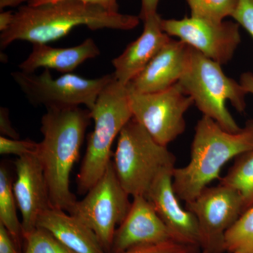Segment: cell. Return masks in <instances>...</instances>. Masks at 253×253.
Wrapping results in <instances>:
<instances>
[{"instance_id": "1", "label": "cell", "mask_w": 253, "mask_h": 253, "mask_svg": "<svg viewBox=\"0 0 253 253\" xmlns=\"http://www.w3.org/2000/svg\"><path fill=\"white\" fill-rule=\"evenodd\" d=\"M134 15L111 12L78 0H60L38 6L21 5L14 13L10 27L0 34L1 49L15 41L48 44L67 36L74 28L129 31L139 24Z\"/></svg>"}, {"instance_id": "2", "label": "cell", "mask_w": 253, "mask_h": 253, "mask_svg": "<svg viewBox=\"0 0 253 253\" xmlns=\"http://www.w3.org/2000/svg\"><path fill=\"white\" fill-rule=\"evenodd\" d=\"M46 109L41 120L43 139L35 155L45 176L51 207L68 212L77 201L70 176L90 123V111L80 106Z\"/></svg>"}, {"instance_id": "3", "label": "cell", "mask_w": 253, "mask_h": 253, "mask_svg": "<svg viewBox=\"0 0 253 253\" xmlns=\"http://www.w3.org/2000/svg\"><path fill=\"white\" fill-rule=\"evenodd\" d=\"M253 149V121L239 132L225 130L212 118L203 116L196 128L191 159L184 167L174 168L173 188L179 199L191 202L214 179L234 158Z\"/></svg>"}, {"instance_id": "4", "label": "cell", "mask_w": 253, "mask_h": 253, "mask_svg": "<svg viewBox=\"0 0 253 253\" xmlns=\"http://www.w3.org/2000/svg\"><path fill=\"white\" fill-rule=\"evenodd\" d=\"M94 127L88 136L85 154L78 173V193L86 194L111 163L113 143L132 118L127 86L113 80L100 93L90 111Z\"/></svg>"}, {"instance_id": "5", "label": "cell", "mask_w": 253, "mask_h": 253, "mask_svg": "<svg viewBox=\"0 0 253 253\" xmlns=\"http://www.w3.org/2000/svg\"><path fill=\"white\" fill-rule=\"evenodd\" d=\"M221 66L192 48L189 66L178 83L204 116L229 132H239L242 128L229 113L226 102L230 101L239 112H244L249 93L241 83L227 77Z\"/></svg>"}, {"instance_id": "6", "label": "cell", "mask_w": 253, "mask_h": 253, "mask_svg": "<svg viewBox=\"0 0 253 253\" xmlns=\"http://www.w3.org/2000/svg\"><path fill=\"white\" fill-rule=\"evenodd\" d=\"M175 160L167 146L158 143L132 118L118 136L112 163L125 191L132 197H146L161 173L175 168Z\"/></svg>"}, {"instance_id": "7", "label": "cell", "mask_w": 253, "mask_h": 253, "mask_svg": "<svg viewBox=\"0 0 253 253\" xmlns=\"http://www.w3.org/2000/svg\"><path fill=\"white\" fill-rule=\"evenodd\" d=\"M11 77L33 106L67 107L84 105L91 111L100 93L114 79V75L89 79L73 73L54 78L49 69L40 75L23 71L11 73Z\"/></svg>"}, {"instance_id": "8", "label": "cell", "mask_w": 253, "mask_h": 253, "mask_svg": "<svg viewBox=\"0 0 253 253\" xmlns=\"http://www.w3.org/2000/svg\"><path fill=\"white\" fill-rule=\"evenodd\" d=\"M129 196L118 180L111 161L104 175L68 213L89 226L106 253H111L115 232L130 208Z\"/></svg>"}, {"instance_id": "9", "label": "cell", "mask_w": 253, "mask_h": 253, "mask_svg": "<svg viewBox=\"0 0 253 253\" xmlns=\"http://www.w3.org/2000/svg\"><path fill=\"white\" fill-rule=\"evenodd\" d=\"M128 89L132 118L158 143L168 146L184 132V115L194 103L179 83L158 92L139 93Z\"/></svg>"}, {"instance_id": "10", "label": "cell", "mask_w": 253, "mask_h": 253, "mask_svg": "<svg viewBox=\"0 0 253 253\" xmlns=\"http://www.w3.org/2000/svg\"><path fill=\"white\" fill-rule=\"evenodd\" d=\"M186 206L197 219L202 252H225L226 232L244 212L239 195L220 184L208 186L196 199L186 203Z\"/></svg>"}, {"instance_id": "11", "label": "cell", "mask_w": 253, "mask_h": 253, "mask_svg": "<svg viewBox=\"0 0 253 253\" xmlns=\"http://www.w3.org/2000/svg\"><path fill=\"white\" fill-rule=\"evenodd\" d=\"M239 26L232 21H214L193 16L161 20V27L166 34L179 38L221 65L232 59L241 43Z\"/></svg>"}, {"instance_id": "12", "label": "cell", "mask_w": 253, "mask_h": 253, "mask_svg": "<svg viewBox=\"0 0 253 253\" xmlns=\"http://www.w3.org/2000/svg\"><path fill=\"white\" fill-rule=\"evenodd\" d=\"M169 241L176 242L149 200L134 196L129 212L115 232L111 253Z\"/></svg>"}, {"instance_id": "13", "label": "cell", "mask_w": 253, "mask_h": 253, "mask_svg": "<svg viewBox=\"0 0 253 253\" xmlns=\"http://www.w3.org/2000/svg\"><path fill=\"white\" fill-rule=\"evenodd\" d=\"M14 165L16 179L13 191L21 211L24 236L36 229L42 213L52 207L45 176L36 155L18 158Z\"/></svg>"}, {"instance_id": "14", "label": "cell", "mask_w": 253, "mask_h": 253, "mask_svg": "<svg viewBox=\"0 0 253 253\" xmlns=\"http://www.w3.org/2000/svg\"><path fill=\"white\" fill-rule=\"evenodd\" d=\"M174 169L156 178L146 196L176 242L201 249L199 224L194 213L181 207L173 188Z\"/></svg>"}, {"instance_id": "15", "label": "cell", "mask_w": 253, "mask_h": 253, "mask_svg": "<svg viewBox=\"0 0 253 253\" xmlns=\"http://www.w3.org/2000/svg\"><path fill=\"white\" fill-rule=\"evenodd\" d=\"M191 49V46L182 41L170 39L126 86L139 93L158 92L169 89L185 73Z\"/></svg>"}, {"instance_id": "16", "label": "cell", "mask_w": 253, "mask_h": 253, "mask_svg": "<svg viewBox=\"0 0 253 253\" xmlns=\"http://www.w3.org/2000/svg\"><path fill=\"white\" fill-rule=\"evenodd\" d=\"M161 20L162 18L158 14L145 18L141 36L113 60V75L121 84L127 85L170 41V37L161 27Z\"/></svg>"}, {"instance_id": "17", "label": "cell", "mask_w": 253, "mask_h": 253, "mask_svg": "<svg viewBox=\"0 0 253 253\" xmlns=\"http://www.w3.org/2000/svg\"><path fill=\"white\" fill-rule=\"evenodd\" d=\"M99 48L92 38H87L79 45L56 48L47 44H33L27 59L19 65L20 71L34 73L37 70L54 69L63 74L71 73L86 60L99 56Z\"/></svg>"}, {"instance_id": "18", "label": "cell", "mask_w": 253, "mask_h": 253, "mask_svg": "<svg viewBox=\"0 0 253 253\" xmlns=\"http://www.w3.org/2000/svg\"><path fill=\"white\" fill-rule=\"evenodd\" d=\"M58 208H50L42 213L38 227L53 234L76 253H106L97 236L79 218Z\"/></svg>"}, {"instance_id": "19", "label": "cell", "mask_w": 253, "mask_h": 253, "mask_svg": "<svg viewBox=\"0 0 253 253\" xmlns=\"http://www.w3.org/2000/svg\"><path fill=\"white\" fill-rule=\"evenodd\" d=\"M16 199L13 181L9 169L4 165L0 167V224L4 226L18 251L23 239L22 225L16 212Z\"/></svg>"}, {"instance_id": "20", "label": "cell", "mask_w": 253, "mask_h": 253, "mask_svg": "<svg viewBox=\"0 0 253 253\" xmlns=\"http://www.w3.org/2000/svg\"><path fill=\"white\" fill-rule=\"evenodd\" d=\"M220 184L231 188L239 195L244 212L253 205V149L236 158L234 166Z\"/></svg>"}, {"instance_id": "21", "label": "cell", "mask_w": 253, "mask_h": 253, "mask_svg": "<svg viewBox=\"0 0 253 253\" xmlns=\"http://www.w3.org/2000/svg\"><path fill=\"white\" fill-rule=\"evenodd\" d=\"M224 249L229 253H253V205L226 232Z\"/></svg>"}, {"instance_id": "22", "label": "cell", "mask_w": 253, "mask_h": 253, "mask_svg": "<svg viewBox=\"0 0 253 253\" xmlns=\"http://www.w3.org/2000/svg\"><path fill=\"white\" fill-rule=\"evenodd\" d=\"M191 16L214 21H223L232 16L239 0H186Z\"/></svg>"}, {"instance_id": "23", "label": "cell", "mask_w": 253, "mask_h": 253, "mask_svg": "<svg viewBox=\"0 0 253 253\" xmlns=\"http://www.w3.org/2000/svg\"><path fill=\"white\" fill-rule=\"evenodd\" d=\"M23 239L26 242L24 253H76L49 231L38 226Z\"/></svg>"}, {"instance_id": "24", "label": "cell", "mask_w": 253, "mask_h": 253, "mask_svg": "<svg viewBox=\"0 0 253 253\" xmlns=\"http://www.w3.org/2000/svg\"><path fill=\"white\" fill-rule=\"evenodd\" d=\"M201 249L196 246L175 242L139 246L122 253H199Z\"/></svg>"}, {"instance_id": "25", "label": "cell", "mask_w": 253, "mask_h": 253, "mask_svg": "<svg viewBox=\"0 0 253 253\" xmlns=\"http://www.w3.org/2000/svg\"><path fill=\"white\" fill-rule=\"evenodd\" d=\"M38 143L25 139H11L6 136H0V154L15 155L18 158L36 154Z\"/></svg>"}, {"instance_id": "26", "label": "cell", "mask_w": 253, "mask_h": 253, "mask_svg": "<svg viewBox=\"0 0 253 253\" xmlns=\"http://www.w3.org/2000/svg\"><path fill=\"white\" fill-rule=\"evenodd\" d=\"M231 17L253 38V0H239Z\"/></svg>"}, {"instance_id": "27", "label": "cell", "mask_w": 253, "mask_h": 253, "mask_svg": "<svg viewBox=\"0 0 253 253\" xmlns=\"http://www.w3.org/2000/svg\"><path fill=\"white\" fill-rule=\"evenodd\" d=\"M60 1V0H30L27 4L31 5V6H38V5L48 4V3L55 2V1ZM78 1L101 6L103 9L111 11V12H119L118 11V9H119L118 0H78Z\"/></svg>"}, {"instance_id": "28", "label": "cell", "mask_w": 253, "mask_h": 253, "mask_svg": "<svg viewBox=\"0 0 253 253\" xmlns=\"http://www.w3.org/2000/svg\"><path fill=\"white\" fill-rule=\"evenodd\" d=\"M0 132L1 136L11 139H19L17 131L11 126L9 109L5 107L0 108Z\"/></svg>"}, {"instance_id": "29", "label": "cell", "mask_w": 253, "mask_h": 253, "mask_svg": "<svg viewBox=\"0 0 253 253\" xmlns=\"http://www.w3.org/2000/svg\"><path fill=\"white\" fill-rule=\"evenodd\" d=\"M0 253H20L2 224H0Z\"/></svg>"}, {"instance_id": "30", "label": "cell", "mask_w": 253, "mask_h": 253, "mask_svg": "<svg viewBox=\"0 0 253 253\" xmlns=\"http://www.w3.org/2000/svg\"><path fill=\"white\" fill-rule=\"evenodd\" d=\"M160 0H141V9L139 18L144 21L145 18L158 14L157 8Z\"/></svg>"}, {"instance_id": "31", "label": "cell", "mask_w": 253, "mask_h": 253, "mask_svg": "<svg viewBox=\"0 0 253 253\" xmlns=\"http://www.w3.org/2000/svg\"><path fill=\"white\" fill-rule=\"evenodd\" d=\"M14 13L11 11H3L0 14V31L4 32L11 26L14 20Z\"/></svg>"}, {"instance_id": "32", "label": "cell", "mask_w": 253, "mask_h": 253, "mask_svg": "<svg viewBox=\"0 0 253 253\" xmlns=\"http://www.w3.org/2000/svg\"><path fill=\"white\" fill-rule=\"evenodd\" d=\"M240 83L244 86L248 93L253 94V73H244L241 75Z\"/></svg>"}, {"instance_id": "33", "label": "cell", "mask_w": 253, "mask_h": 253, "mask_svg": "<svg viewBox=\"0 0 253 253\" xmlns=\"http://www.w3.org/2000/svg\"><path fill=\"white\" fill-rule=\"evenodd\" d=\"M30 0H0V9H3L7 7H15L23 3H27Z\"/></svg>"}, {"instance_id": "34", "label": "cell", "mask_w": 253, "mask_h": 253, "mask_svg": "<svg viewBox=\"0 0 253 253\" xmlns=\"http://www.w3.org/2000/svg\"></svg>"}]
</instances>
